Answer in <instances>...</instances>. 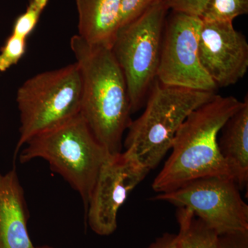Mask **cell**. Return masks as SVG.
Listing matches in <instances>:
<instances>
[{
	"instance_id": "cell-1",
	"label": "cell",
	"mask_w": 248,
	"mask_h": 248,
	"mask_svg": "<svg viewBox=\"0 0 248 248\" xmlns=\"http://www.w3.org/2000/svg\"><path fill=\"white\" fill-rule=\"evenodd\" d=\"M70 45L81 73L80 115L109 153H121L133 113L120 65L110 48L89 45L78 35Z\"/></svg>"
},
{
	"instance_id": "cell-2",
	"label": "cell",
	"mask_w": 248,
	"mask_h": 248,
	"mask_svg": "<svg viewBox=\"0 0 248 248\" xmlns=\"http://www.w3.org/2000/svg\"><path fill=\"white\" fill-rule=\"evenodd\" d=\"M244 103L232 96L216 94L194 110L176 133L171 154L153 181V190L164 193L202 178L234 179L220 153L218 135Z\"/></svg>"
},
{
	"instance_id": "cell-3",
	"label": "cell",
	"mask_w": 248,
	"mask_h": 248,
	"mask_svg": "<svg viewBox=\"0 0 248 248\" xmlns=\"http://www.w3.org/2000/svg\"><path fill=\"white\" fill-rule=\"evenodd\" d=\"M19 161H46L81 197L85 211L103 165L110 153L97 141L81 115L35 135L24 145Z\"/></svg>"
},
{
	"instance_id": "cell-4",
	"label": "cell",
	"mask_w": 248,
	"mask_h": 248,
	"mask_svg": "<svg viewBox=\"0 0 248 248\" xmlns=\"http://www.w3.org/2000/svg\"><path fill=\"white\" fill-rule=\"evenodd\" d=\"M148 93L146 108L129 125L124 146L151 171L171 149L174 136L187 117L217 94L167 86L156 79Z\"/></svg>"
},
{
	"instance_id": "cell-5",
	"label": "cell",
	"mask_w": 248,
	"mask_h": 248,
	"mask_svg": "<svg viewBox=\"0 0 248 248\" xmlns=\"http://www.w3.org/2000/svg\"><path fill=\"white\" fill-rule=\"evenodd\" d=\"M81 77L75 62L58 69L31 77L17 93L20 115L16 155L29 140L80 113Z\"/></svg>"
},
{
	"instance_id": "cell-6",
	"label": "cell",
	"mask_w": 248,
	"mask_h": 248,
	"mask_svg": "<svg viewBox=\"0 0 248 248\" xmlns=\"http://www.w3.org/2000/svg\"><path fill=\"white\" fill-rule=\"evenodd\" d=\"M169 10L163 0L122 26L111 48L126 81L132 113L143 107L156 79Z\"/></svg>"
},
{
	"instance_id": "cell-7",
	"label": "cell",
	"mask_w": 248,
	"mask_h": 248,
	"mask_svg": "<svg viewBox=\"0 0 248 248\" xmlns=\"http://www.w3.org/2000/svg\"><path fill=\"white\" fill-rule=\"evenodd\" d=\"M152 200L189 209L218 235L248 232V205L232 178L196 179Z\"/></svg>"
},
{
	"instance_id": "cell-8",
	"label": "cell",
	"mask_w": 248,
	"mask_h": 248,
	"mask_svg": "<svg viewBox=\"0 0 248 248\" xmlns=\"http://www.w3.org/2000/svg\"><path fill=\"white\" fill-rule=\"evenodd\" d=\"M203 21L172 11L165 22L156 79L167 86L216 92L217 87L201 65L199 40Z\"/></svg>"
},
{
	"instance_id": "cell-9",
	"label": "cell",
	"mask_w": 248,
	"mask_h": 248,
	"mask_svg": "<svg viewBox=\"0 0 248 248\" xmlns=\"http://www.w3.org/2000/svg\"><path fill=\"white\" fill-rule=\"evenodd\" d=\"M149 172L128 152L109 155L99 173L86 210L88 224L93 232L102 236L115 232L121 207Z\"/></svg>"
},
{
	"instance_id": "cell-10",
	"label": "cell",
	"mask_w": 248,
	"mask_h": 248,
	"mask_svg": "<svg viewBox=\"0 0 248 248\" xmlns=\"http://www.w3.org/2000/svg\"><path fill=\"white\" fill-rule=\"evenodd\" d=\"M198 53L202 68L217 89L236 84L247 73V39L232 22L203 21Z\"/></svg>"
},
{
	"instance_id": "cell-11",
	"label": "cell",
	"mask_w": 248,
	"mask_h": 248,
	"mask_svg": "<svg viewBox=\"0 0 248 248\" xmlns=\"http://www.w3.org/2000/svg\"><path fill=\"white\" fill-rule=\"evenodd\" d=\"M29 217L16 169L0 173V248H36L28 231Z\"/></svg>"
},
{
	"instance_id": "cell-12",
	"label": "cell",
	"mask_w": 248,
	"mask_h": 248,
	"mask_svg": "<svg viewBox=\"0 0 248 248\" xmlns=\"http://www.w3.org/2000/svg\"><path fill=\"white\" fill-rule=\"evenodd\" d=\"M78 34L89 45L112 48L120 27L121 0H76Z\"/></svg>"
},
{
	"instance_id": "cell-13",
	"label": "cell",
	"mask_w": 248,
	"mask_h": 248,
	"mask_svg": "<svg viewBox=\"0 0 248 248\" xmlns=\"http://www.w3.org/2000/svg\"><path fill=\"white\" fill-rule=\"evenodd\" d=\"M222 128L218 141L220 153L226 161L240 190L248 183V98Z\"/></svg>"
},
{
	"instance_id": "cell-14",
	"label": "cell",
	"mask_w": 248,
	"mask_h": 248,
	"mask_svg": "<svg viewBox=\"0 0 248 248\" xmlns=\"http://www.w3.org/2000/svg\"><path fill=\"white\" fill-rule=\"evenodd\" d=\"M177 218L180 239V248H218L216 231L204 223L190 210L178 208Z\"/></svg>"
},
{
	"instance_id": "cell-15",
	"label": "cell",
	"mask_w": 248,
	"mask_h": 248,
	"mask_svg": "<svg viewBox=\"0 0 248 248\" xmlns=\"http://www.w3.org/2000/svg\"><path fill=\"white\" fill-rule=\"evenodd\" d=\"M248 14V0H209L201 19L203 22H232Z\"/></svg>"
},
{
	"instance_id": "cell-16",
	"label": "cell",
	"mask_w": 248,
	"mask_h": 248,
	"mask_svg": "<svg viewBox=\"0 0 248 248\" xmlns=\"http://www.w3.org/2000/svg\"><path fill=\"white\" fill-rule=\"evenodd\" d=\"M49 0H29L26 11L15 21L12 34L27 39L35 29Z\"/></svg>"
},
{
	"instance_id": "cell-17",
	"label": "cell",
	"mask_w": 248,
	"mask_h": 248,
	"mask_svg": "<svg viewBox=\"0 0 248 248\" xmlns=\"http://www.w3.org/2000/svg\"><path fill=\"white\" fill-rule=\"evenodd\" d=\"M27 40L11 33L0 50V72L17 64L25 54Z\"/></svg>"
},
{
	"instance_id": "cell-18",
	"label": "cell",
	"mask_w": 248,
	"mask_h": 248,
	"mask_svg": "<svg viewBox=\"0 0 248 248\" xmlns=\"http://www.w3.org/2000/svg\"><path fill=\"white\" fill-rule=\"evenodd\" d=\"M163 0H121L120 27L140 17Z\"/></svg>"
},
{
	"instance_id": "cell-19",
	"label": "cell",
	"mask_w": 248,
	"mask_h": 248,
	"mask_svg": "<svg viewBox=\"0 0 248 248\" xmlns=\"http://www.w3.org/2000/svg\"><path fill=\"white\" fill-rule=\"evenodd\" d=\"M209 0H164L169 10L201 17Z\"/></svg>"
},
{
	"instance_id": "cell-20",
	"label": "cell",
	"mask_w": 248,
	"mask_h": 248,
	"mask_svg": "<svg viewBox=\"0 0 248 248\" xmlns=\"http://www.w3.org/2000/svg\"><path fill=\"white\" fill-rule=\"evenodd\" d=\"M218 248H248V232L219 235Z\"/></svg>"
},
{
	"instance_id": "cell-21",
	"label": "cell",
	"mask_w": 248,
	"mask_h": 248,
	"mask_svg": "<svg viewBox=\"0 0 248 248\" xmlns=\"http://www.w3.org/2000/svg\"><path fill=\"white\" fill-rule=\"evenodd\" d=\"M147 248H180L179 235L165 233Z\"/></svg>"
},
{
	"instance_id": "cell-22",
	"label": "cell",
	"mask_w": 248,
	"mask_h": 248,
	"mask_svg": "<svg viewBox=\"0 0 248 248\" xmlns=\"http://www.w3.org/2000/svg\"><path fill=\"white\" fill-rule=\"evenodd\" d=\"M36 248H53L50 247V246H41V247H36Z\"/></svg>"
}]
</instances>
